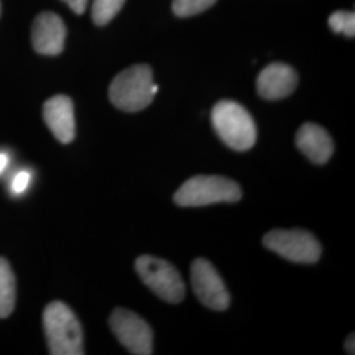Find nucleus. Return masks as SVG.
<instances>
[{"mask_svg":"<svg viewBox=\"0 0 355 355\" xmlns=\"http://www.w3.org/2000/svg\"><path fill=\"white\" fill-rule=\"evenodd\" d=\"M158 86L153 82L148 64H135L114 76L110 86V101L125 112H139L153 102Z\"/></svg>","mask_w":355,"mask_h":355,"instance_id":"1","label":"nucleus"},{"mask_svg":"<svg viewBox=\"0 0 355 355\" xmlns=\"http://www.w3.org/2000/svg\"><path fill=\"white\" fill-rule=\"evenodd\" d=\"M42 322L51 354H85L80 322L67 305L62 302L51 303L44 311Z\"/></svg>","mask_w":355,"mask_h":355,"instance_id":"2","label":"nucleus"},{"mask_svg":"<svg viewBox=\"0 0 355 355\" xmlns=\"http://www.w3.org/2000/svg\"><path fill=\"white\" fill-rule=\"evenodd\" d=\"M212 125L221 141L233 150H249L257 141L253 117L239 103H217L212 110Z\"/></svg>","mask_w":355,"mask_h":355,"instance_id":"3","label":"nucleus"},{"mask_svg":"<svg viewBox=\"0 0 355 355\" xmlns=\"http://www.w3.org/2000/svg\"><path fill=\"white\" fill-rule=\"evenodd\" d=\"M241 187L232 179L218 175H198L186 180L174 195L180 207H203L216 203H236Z\"/></svg>","mask_w":355,"mask_h":355,"instance_id":"4","label":"nucleus"},{"mask_svg":"<svg viewBox=\"0 0 355 355\" xmlns=\"http://www.w3.org/2000/svg\"><path fill=\"white\" fill-rule=\"evenodd\" d=\"M135 267L141 280L162 300L178 304L184 299L183 279L177 268L165 259L141 255L136 259Z\"/></svg>","mask_w":355,"mask_h":355,"instance_id":"5","label":"nucleus"},{"mask_svg":"<svg viewBox=\"0 0 355 355\" xmlns=\"http://www.w3.org/2000/svg\"><path fill=\"white\" fill-rule=\"evenodd\" d=\"M265 248L295 263H315L321 257L318 239L302 229H275L263 237Z\"/></svg>","mask_w":355,"mask_h":355,"instance_id":"6","label":"nucleus"},{"mask_svg":"<svg viewBox=\"0 0 355 355\" xmlns=\"http://www.w3.org/2000/svg\"><path fill=\"white\" fill-rule=\"evenodd\" d=\"M110 327L116 338L129 353L149 355L153 353V331L148 322L125 308H116L111 318Z\"/></svg>","mask_w":355,"mask_h":355,"instance_id":"7","label":"nucleus"},{"mask_svg":"<svg viewBox=\"0 0 355 355\" xmlns=\"http://www.w3.org/2000/svg\"><path fill=\"white\" fill-rule=\"evenodd\" d=\"M191 283L198 299L215 311H225L230 303L227 287L214 265L198 258L191 266Z\"/></svg>","mask_w":355,"mask_h":355,"instance_id":"8","label":"nucleus"},{"mask_svg":"<svg viewBox=\"0 0 355 355\" xmlns=\"http://www.w3.org/2000/svg\"><path fill=\"white\" fill-rule=\"evenodd\" d=\"M66 33L64 20L58 15L40 13L32 26V45L38 54L58 55L64 51Z\"/></svg>","mask_w":355,"mask_h":355,"instance_id":"9","label":"nucleus"},{"mask_svg":"<svg viewBox=\"0 0 355 355\" xmlns=\"http://www.w3.org/2000/svg\"><path fill=\"white\" fill-rule=\"evenodd\" d=\"M44 120L54 137L70 144L76 137V114L73 101L66 95H55L44 104Z\"/></svg>","mask_w":355,"mask_h":355,"instance_id":"10","label":"nucleus"},{"mask_svg":"<svg viewBox=\"0 0 355 355\" xmlns=\"http://www.w3.org/2000/svg\"><path fill=\"white\" fill-rule=\"evenodd\" d=\"M297 74L291 66L271 64L266 66L257 79L258 94L267 101H278L287 98L297 86Z\"/></svg>","mask_w":355,"mask_h":355,"instance_id":"11","label":"nucleus"},{"mask_svg":"<svg viewBox=\"0 0 355 355\" xmlns=\"http://www.w3.org/2000/svg\"><path fill=\"white\" fill-rule=\"evenodd\" d=\"M296 146L308 159L318 165L327 164L334 150L329 133L324 128L312 123H306L297 130Z\"/></svg>","mask_w":355,"mask_h":355,"instance_id":"12","label":"nucleus"},{"mask_svg":"<svg viewBox=\"0 0 355 355\" xmlns=\"http://www.w3.org/2000/svg\"><path fill=\"white\" fill-rule=\"evenodd\" d=\"M16 303V280L10 263L0 258V318H8Z\"/></svg>","mask_w":355,"mask_h":355,"instance_id":"13","label":"nucleus"},{"mask_svg":"<svg viewBox=\"0 0 355 355\" xmlns=\"http://www.w3.org/2000/svg\"><path fill=\"white\" fill-rule=\"evenodd\" d=\"M125 0H94L92 1V20L96 26L108 24L120 10Z\"/></svg>","mask_w":355,"mask_h":355,"instance_id":"14","label":"nucleus"},{"mask_svg":"<svg viewBox=\"0 0 355 355\" xmlns=\"http://www.w3.org/2000/svg\"><path fill=\"white\" fill-rule=\"evenodd\" d=\"M328 24L333 32L343 33L347 37L355 36V13L349 11H336L328 19Z\"/></svg>","mask_w":355,"mask_h":355,"instance_id":"15","label":"nucleus"},{"mask_svg":"<svg viewBox=\"0 0 355 355\" xmlns=\"http://www.w3.org/2000/svg\"><path fill=\"white\" fill-rule=\"evenodd\" d=\"M217 0H174L173 11L179 17H189L207 11Z\"/></svg>","mask_w":355,"mask_h":355,"instance_id":"16","label":"nucleus"},{"mask_svg":"<svg viewBox=\"0 0 355 355\" xmlns=\"http://www.w3.org/2000/svg\"><path fill=\"white\" fill-rule=\"evenodd\" d=\"M31 179H32V174L28 170H21L17 174H15L11 182V192L13 195L24 193L31 184Z\"/></svg>","mask_w":355,"mask_h":355,"instance_id":"17","label":"nucleus"},{"mask_svg":"<svg viewBox=\"0 0 355 355\" xmlns=\"http://www.w3.org/2000/svg\"><path fill=\"white\" fill-rule=\"evenodd\" d=\"M62 1H64L71 8V11L76 15H82L85 12L89 3V0H62Z\"/></svg>","mask_w":355,"mask_h":355,"instance_id":"18","label":"nucleus"},{"mask_svg":"<svg viewBox=\"0 0 355 355\" xmlns=\"http://www.w3.org/2000/svg\"><path fill=\"white\" fill-rule=\"evenodd\" d=\"M345 350H346V353L347 354H354L355 353V338H354V333H352L349 337H347V340H346V343H345Z\"/></svg>","mask_w":355,"mask_h":355,"instance_id":"19","label":"nucleus"},{"mask_svg":"<svg viewBox=\"0 0 355 355\" xmlns=\"http://www.w3.org/2000/svg\"><path fill=\"white\" fill-rule=\"evenodd\" d=\"M10 164V154L6 152H0V175L4 173L7 166Z\"/></svg>","mask_w":355,"mask_h":355,"instance_id":"20","label":"nucleus"},{"mask_svg":"<svg viewBox=\"0 0 355 355\" xmlns=\"http://www.w3.org/2000/svg\"><path fill=\"white\" fill-rule=\"evenodd\" d=\"M0 10H1V6H0ZM0 12H1V11H0Z\"/></svg>","mask_w":355,"mask_h":355,"instance_id":"21","label":"nucleus"}]
</instances>
